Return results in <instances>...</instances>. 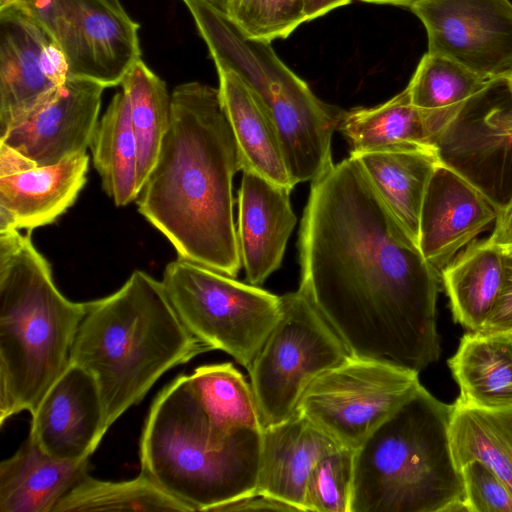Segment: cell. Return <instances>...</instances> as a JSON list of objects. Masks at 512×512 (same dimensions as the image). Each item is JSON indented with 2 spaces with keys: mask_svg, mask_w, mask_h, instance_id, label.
<instances>
[{
  "mask_svg": "<svg viewBox=\"0 0 512 512\" xmlns=\"http://www.w3.org/2000/svg\"><path fill=\"white\" fill-rule=\"evenodd\" d=\"M299 248V290L351 356L388 360L418 373L438 360L440 272L356 157L312 182Z\"/></svg>",
  "mask_w": 512,
  "mask_h": 512,
  "instance_id": "1",
  "label": "cell"
},
{
  "mask_svg": "<svg viewBox=\"0 0 512 512\" xmlns=\"http://www.w3.org/2000/svg\"><path fill=\"white\" fill-rule=\"evenodd\" d=\"M239 150L218 88L187 82L171 94V121L135 200L178 258L235 278L242 266L234 223Z\"/></svg>",
  "mask_w": 512,
  "mask_h": 512,
  "instance_id": "2",
  "label": "cell"
},
{
  "mask_svg": "<svg viewBox=\"0 0 512 512\" xmlns=\"http://www.w3.org/2000/svg\"><path fill=\"white\" fill-rule=\"evenodd\" d=\"M207 351L180 320L162 281L136 270L116 292L87 302L70 363L94 377L109 429L163 374Z\"/></svg>",
  "mask_w": 512,
  "mask_h": 512,
  "instance_id": "3",
  "label": "cell"
},
{
  "mask_svg": "<svg viewBox=\"0 0 512 512\" xmlns=\"http://www.w3.org/2000/svg\"><path fill=\"white\" fill-rule=\"evenodd\" d=\"M30 233L0 232V426L35 412L70 364L87 310L58 290Z\"/></svg>",
  "mask_w": 512,
  "mask_h": 512,
  "instance_id": "4",
  "label": "cell"
},
{
  "mask_svg": "<svg viewBox=\"0 0 512 512\" xmlns=\"http://www.w3.org/2000/svg\"><path fill=\"white\" fill-rule=\"evenodd\" d=\"M263 430L229 429L207 413L182 374L150 407L140 437L141 471L194 511L255 492Z\"/></svg>",
  "mask_w": 512,
  "mask_h": 512,
  "instance_id": "5",
  "label": "cell"
},
{
  "mask_svg": "<svg viewBox=\"0 0 512 512\" xmlns=\"http://www.w3.org/2000/svg\"><path fill=\"white\" fill-rule=\"evenodd\" d=\"M452 404L422 385L354 451L350 512L465 511Z\"/></svg>",
  "mask_w": 512,
  "mask_h": 512,
  "instance_id": "6",
  "label": "cell"
},
{
  "mask_svg": "<svg viewBox=\"0 0 512 512\" xmlns=\"http://www.w3.org/2000/svg\"><path fill=\"white\" fill-rule=\"evenodd\" d=\"M183 1L216 69L235 73L268 115L294 183L324 175L334 165L332 136L344 111L321 101L278 57L271 42L248 37L214 2Z\"/></svg>",
  "mask_w": 512,
  "mask_h": 512,
  "instance_id": "7",
  "label": "cell"
},
{
  "mask_svg": "<svg viewBox=\"0 0 512 512\" xmlns=\"http://www.w3.org/2000/svg\"><path fill=\"white\" fill-rule=\"evenodd\" d=\"M162 283L186 328L247 370L281 314V296L184 259L166 266Z\"/></svg>",
  "mask_w": 512,
  "mask_h": 512,
  "instance_id": "8",
  "label": "cell"
},
{
  "mask_svg": "<svg viewBox=\"0 0 512 512\" xmlns=\"http://www.w3.org/2000/svg\"><path fill=\"white\" fill-rule=\"evenodd\" d=\"M350 356L302 291L281 296L279 320L248 369L263 427L292 416L308 386Z\"/></svg>",
  "mask_w": 512,
  "mask_h": 512,
  "instance_id": "9",
  "label": "cell"
},
{
  "mask_svg": "<svg viewBox=\"0 0 512 512\" xmlns=\"http://www.w3.org/2000/svg\"><path fill=\"white\" fill-rule=\"evenodd\" d=\"M420 386L416 371L388 360L350 356L308 386L296 411L338 446L356 450Z\"/></svg>",
  "mask_w": 512,
  "mask_h": 512,
  "instance_id": "10",
  "label": "cell"
},
{
  "mask_svg": "<svg viewBox=\"0 0 512 512\" xmlns=\"http://www.w3.org/2000/svg\"><path fill=\"white\" fill-rule=\"evenodd\" d=\"M19 9L62 49L69 77L117 86L141 59L139 25L119 0H24Z\"/></svg>",
  "mask_w": 512,
  "mask_h": 512,
  "instance_id": "11",
  "label": "cell"
},
{
  "mask_svg": "<svg viewBox=\"0 0 512 512\" xmlns=\"http://www.w3.org/2000/svg\"><path fill=\"white\" fill-rule=\"evenodd\" d=\"M409 9L426 29L427 52L484 76H504L512 69L509 0H420Z\"/></svg>",
  "mask_w": 512,
  "mask_h": 512,
  "instance_id": "12",
  "label": "cell"
},
{
  "mask_svg": "<svg viewBox=\"0 0 512 512\" xmlns=\"http://www.w3.org/2000/svg\"><path fill=\"white\" fill-rule=\"evenodd\" d=\"M501 206L443 158L430 178L421 210L419 247L425 260L441 272L495 222Z\"/></svg>",
  "mask_w": 512,
  "mask_h": 512,
  "instance_id": "13",
  "label": "cell"
},
{
  "mask_svg": "<svg viewBox=\"0 0 512 512\" xmlns=\"http://www.w3.org/2000/svg\"><path fill=\"white\" fill-rule=\"evenodd\" d=\"M105 87L69 77L64 84L4 137L5 143L32 160L48 166L90 147L99 122Z\"/></svg>",
  "mask_w": 512,
  "mask_h": 512,
  "instance_id": "14",
  "label": "cell"
},
{
  "mask_svg": "<svg viewBox=\"0 0 512 512\" xmlns=\"http://www.w3.org/2000/svg\"><path fill=\"white\" fill-rule=\"evenodd\" d=\"M107 430L94 377L70 363L31 414L28 436L51 457L81 461L90 458Z\"/></svg>",
  "mask_w": 512,
  "mask_h": 512,
  "instance_id": "15",
  "label": "cell"
},
{
  "mask_svg": "<svg viewBox=\"0 0 512 512\" xmlns=\"http://www.w3.org/2000/svg\"><path fill=\"white\" fill-rule=\"evenodd\" d=\"M43 27L19 8L0 12V138L41 106L59 87L45 75Z\"/></svg>",
  "mask_w": 512,
  "mask_h": 512,
  "instance_id": "16",
  "label": "cell"
},
{
  "mask_svg": "<svg viewBox=\"0 0 512 512\" xmlns=\"http://www.w3.org/2000/svg\"><path fill=\"white\" fill-rule=\"evenodd\" d=\"M242 172L237 238L246 279L259 286L280 267L296 216L291 190L254 172Z\"/></svg>",
  "mask_w": 512,
  "mask_h": 512,
  "instance_id": "17",
  "label": "cell"
},
{
  "mask_svg": "<svg viewBox=\"0 0 512 512\" xmlns=\"http://www.w3.org/2000/svg\"><path fill=\"white\" fill-rule=\"evenodd\" d=\"M88 168L85 152L57 164H32L0 176V232L28 231L54 222L74 204Z\"/></svg>",
  "mask_w": 512,
  "mask_h": 512,
  "instance_id": "18",
  "label": "cell"
},
{
  "mask_svg": "<svg viewBox=\"0 0 512 512\" xmlns=\"http://www.w3.org/2000/svg\"><path fill=\"white\" fill-rule=\"evenodd\" d=\"M326 433L299 412L263 428L255 492L304 511L309 476L318 461L339 448Z\"/></svg>",
  "mask_w": 512,
  "mask_h": 512,
  "instance_id": "19",
  "label": "cell"
},
{
  "mask_svg": "<svg viewBox=\"0 0 512 512\" xmlns=\"http://www.w3.org/2000/svg\"><path fill=\"white\" fill-rule=\"evenodd\" d=\"M89 474V459L51 457L29 436L0 463V512H54Z\"/></svg>",
  "mask_w": 512,
  "mask_h": 512,
  "instance_id": "20",
  "label": "cell"
},
{
  "mask_svg": "<svg viewBox=\"0 0 512 512\" xmlns=\"http://www.w3.org/2000/svg\"><path fill=\"white\" fill-rule=\"evenodd\" d=\"M217 72L220 98L236 139L241 171L254 172L292 191L296 184L268 115L235 73L222 68Z\"/></svg>",
  "mask_w": 512,
  "mask_h": 512,
  "instance_id": "21",
  "label": "cell"
},
{
  "mask_svg": "<svg viewBox=\"0 0 512 512\" xmlns=\"http://www.w3.org/2000/svg\"><path fill=\"white\" fill-rule=\"evenodd\" d=\"M408 233L419 244L420 217L430 178L443 159L440 146L350 154Z\"/></svg>",
  "mask_w": 512,
  "mask_h": 512,
  "instance_id": "22",
  "label": "cell"
},
{
  "mask_svg": "<svg viewBox=\"0 0 512 512\" xmlns=\"http://www.w3.org/2000/svg\"><path fill=\"white\" fill-rule=\"evenodd\" d=\"M504 77L484 76L450 58L426 52L406 88L412 104L428 116L442 141L469 105Z\"/></svg>",
  "mask_w": 512,
  "mask_h": 512,
  "instance_id": "23",
  "label": "cell"
},
{
  "mask_svg": "<svg viewBox=\"0 0 512 512\" xmlns=\"http://www.w3.org/2000/svg\"><path fill=\"white\" fill-rule=\"evenodd\" d=\"M506 254L489 239L470 243L441 270L455 321L469 331H481L500 295Z\"/></svg>",
  "mask_w": 512,
  "mask_h": 512,
  "instance_id": "24",
  "label": "cell"
},
{
  "mask_svg": "<svg viewBox=\"0 0 512 512\" xmlns=\"http://www.w3.org/2000/svg\"><path fill=\"white\" fill-rule=\"evenodd\" d=\"M448 365L462 402L486 409L512 407V333L469 331Z\"/></svg>",
  "mask_w": 512,
  "mask_h": 512,
  "instance_id": "25",
  "label": "cell"
},
{
  "mask_svg": "<svg viewBox=\"0 0 512 512\" xmlns=\"http://www.w3.org/2000/svg\"><path fill=\"white\" fill-rule=\"evenodd\" d=\"M338 129L349 141L351 154L441 143L428 116L412 104L407 88L375 107L343 112Z\"/></svg>",
  "mask_w": 512,
  "mask_h": 512,
  "instance_id": "26",
  "label": "cell"
},
{
  "mask_svg": "<svg viewBox=\"0 0 512 512\" xmlns=\"http://www.w3.org/2000/svg\"><path fill=\"white\" fill-rule=\"evenodd\" d=\"M449 433L459 469L478 460L512 491V407L486 409L457 399L452 404Z\"/></svg>",
  "mask_w": 512,
  "mask_h": 512,
  "instance_id": "27",
  "label": "cell"
},
{
  "mask_svg": "<svg viewBox=\"0 0 512 512\" xmlns=\"http://www.w3.org/2000/svg\"><path fill=\"white\" fill-rule=\"evenodd\" d=\"M102 186L117 206L136 200L138 150L124 91L117 92L99 120L90 145Z\"/></svg>",
  "mask_w": 512,
  "mask_h": 512,
  "instance_id": "28",
  "label": "cell"
},
{
  "mask_svg": "<svg viewBox=\"0 0 512 512\" xmlns=\"http://www.w3.org/2000/svg\"><path fill=\"white\" fill-rule=\"evenodd\" d=\"M129 105L138 150L139 191L153 169L171 121V95L165 82L142 59L122 83Z\"/></svg>",
  "mask_w": 512,
  "mask_h": 512,
  "instance_id": "29",
  "label": "cell"
},
{
  "mask_svg": "<svg viewBox=\"0 0 512 512\" xmlns=\"http://www.w3.org/2000/svg\"><path fill=\"white\" fill-rule=\"evenodd\" d=\"M174 511L192 512L188 506L141 473L120 482L99 480L89 474L56 506L54 512Z\"/></svg>",
  "mask_w": 512,
  "mask_h": 512,
  "instance_id": "30",
  "label": "cell"
},
{
  "mask_svg": "<svg viewBox=\"0 0 512 512\" xmlns=\"http://www.w3.org/2000/svg\"><path fill=\"white\" fill-rule=\"evenodd\" d=\"M190 377L203 407L215 421L234 430H263L251 385L232 363L202 365Z\"/></svg>",
  "mask_w": 512,
  "mask_h": 512,
  "instance_id": "31",
  "label": "cell"
},
{
  "mask_svg": "<svg viewBox=\"0 0 512 512\" xmlns=\"http://www.w3.org/2000/svg\"><path fill=\"white\" fill-rule=\"evenodd\" d=\"M222 9L248 37L267 42L307 22L305 0H226Z\"/></svg>",
  "mask_w": 512,
  "mask_h": 512,
  "instance_id": "32",
  "label": "cell"
},
{
  "mask_svg": "<svg viewBox=\"0 0 512 512\" xmlns=\"http://www.w3.org/2000/svg\"><path fill=\"white\" fill-rule=\"evenodd\" d=\"M354 451L339 447L318 461L306 485L305 512H350Z\"/></svg>",
  "mask_w": 512,
  "mask_h": 512,
  "instance_id": "33",
  "label": "cell"
},
{
  "mask_svg": "<svg viewBox=\"0 0 512 512\" xmlns=\"http://www.w3.org/2000/svg\"><path fill=\"white\" fill-rule=\"evenodd\" d=\"M460 472L466 512H512V491L488 466L472 460Z\"/></svg>",
  "mask_w": 512,
  "mask_h": 512,
  "instance_id": "34",
  "label": "cell"
},
{
  "mask_svg": "<svg viewBox=\"0 0 512 512\" xmlns=\"http://www.w3.org/2000/svg\"><path fill=\"white\" fill-rule=\"evenodd\" d=\"M471 128L473 130L463 140L464 146H454L453 150L473 148V151L488 155L501 151L512 152V101L509 96L492 105L480 122Z\"/></svg>",
  "mask_w": 512,
  "mask_h": 512,
  "instance_id": "35",
  "label": "cell"
},
{
  "mask_svg": "<svg viewBox=\"0 0 512 512\" xmlns=\"http://www.w3.org/2000/svg\"><path fill=\"white\" fill-rule=\"evenodd\" d=\"M481 331L512 333V254H506L504 283L496 305Z\"/></svg>",
  "mask_w": 512,
  "mask_h": 512,
  "instance_id": "36",
  "label": "cell"
},
{
  "mask_svg": "<svg viewBox=\"0 0 512 512\" xmlns=\"http://www.w3.org/2000/svg\"><path fill=\"white\" fill-rule=\"evenodd\" d=\"M236 511H296L293 506L271 496L253 492L219 507L216 512Z\"/></svg>",
  "mask_w": 512,
  "mask_h": 512,
  "instance_id": "37",
  "label": "cell"
},
{
  "mask_svg": "<svg viewBox=\"0 0 512 512\" xmlns=\"http://www.w3.org/2000/svg\"><path fill=\"white\" fill-rule=\"evenodd\" d=\"M488 239L503 250L512 247V194L508 201L502 204L495 220L494 229Z\"/></svg>",
  "mask_w": 512,
  "mask_h": 512,
  "instance_id": "38",
  "label": "cell"
},
{
  "mask_svg": "<svg viewBox=\"0 0 512 512\" xmlns=\"http://www.w3.org/2000/svg\"><path fill=\"white\" fill-rule=\"evenodd\" d=\"M352 0H305L306 20L310 21L339 7L349 4Z\"/></svg>",
  "mask_w": 512,
  "mask_h": 512,
  "instance_id": "39",
  "label": "cell"
},
{
  "mask_svg": "<svg viewBox=\"0 0 512 512\" xmlns=\"http://www.w3.org/2000/svg\"><path fill=\"white\" fill-rule=\"evenodd\" d=\"M364 3L378 4V5H392L404 8H410L413 4L420 0H357Z\"/></svg>",
  "mask_w": 512,
  "mask_h": 512,
  "instance_id": "40",
  "label": "cell"
},
{
  "mask_svg": "<svg viewBox=\"0 0 512 512\" xmlns=\"http://www.w3.org/2000/svg\"><path fill=\"white\" fill-rule=\"evenodd\" d=\"M24 0H0V12L10 8H20Z\"/></svg>",
  "mask_w": 512,
  "mask_h": 512,
  "instance_id": "41",
  "label": "cell"
},
{
  "mask_svg": "<svg viewBox=\"0 0 512 512\" xmlns=\"http://www.w3.org/2000/svg\"><path fill=\"white\" fill-rule=\"evenodd\" d=\"M507 95L509 96L510 100L512 101V69H510L504 77V80L502 82Z\"/></svg>",
  "mask_w": 512,
  "mask_h": 512,
  "instance_id": "42",
  "label": "cell"
},
{
  "mask_svg": "<svg viewBox=\"0 0 512 512\" xmlns=\"http://www.w3.org/2000/svg\"><path fill=\"white\" fill-rule=\"evenodd\" d=\"M212 2H214L217 6L223 8L226 0H211Z\"/></svg>",
  "mask_w": 512,
  "mask_h": 512,
  "instance_id": "43",
  "label": "cell"
},
{
  "mask_svg": "<svg viewBox=\"0 0 512 512\" xmlns=\"http://www.w3.org/2000/svg\"><path fill=\"white\" fill-rule=\"evenodd\" d=\"M506 254H512V251L505 252Z\"/></svg>",
  "mask_w": 512,
  "mask_h": 512,
  "instance_id": "44",
  "label": "cell"
}]
</instances>
